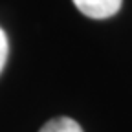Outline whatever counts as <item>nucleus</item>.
<instances>
[{
  "label": "nucleus",
  "mask_w": 132,
  "mask_h": 132,
  "mask_svg": "<svg viewBox=\"0 0 132 132\" xmlns=\"http://www.w3.org/2000/svg\"><path fill=\"white\" fill-rule=\"evenodd\" d=\"M73 6L88 19H110L121 9L123 0H72Z\"/></svg>",
  "instance_id": "obj_1"
},
{
  "label": "nucleus",
  "mask_w": 132,
  "mask_h": 132,
  "mask_svg": "<svg viewBox=\"0 0 132 132\" xmlns=\"http://www.w3.org/2000/svg\"><path fill=\"white\" fill-rule=\"evenodd\" d=\"M7 52H9V46H7V37L4 29L0 28V72H2L4 64H6V59H7Z\"/></svg>",
  "instance_id": "obj_3"
},
{
  "label": "nucleus",
  "mask_w": 132,
  "mask_h": 132,
  "mask_svg": "<svg viewBox=\"0 0 132 132\" xmlns=\"http://www.w3.org/2000/svg\"><path fill=\"white\" fill-rule=\"evenodd\" d=\"M39 132H85V130L81 128V125L75 119L66 118V116H59V118H53L48 123H44Z\"/></svg>",
  "instance_id": "obj_2"
}]
</instances>
